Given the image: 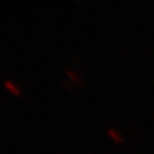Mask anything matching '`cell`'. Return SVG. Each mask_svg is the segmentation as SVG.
Returning <instances> with one entry per match:
<instances>
[{
    "label": "cell",
    "instance_id": "6da1fadb",
    "mask_svg": "<svg viewBox=\"0 0 154 154\" xmlns=\"http://www.w3.org/2000/svg\"><path fill=\"white\" fill-rule=\"evenodd\" d=\"M3 85H4V89L7 91L10 95H12L14 97H22V96H23L22 88L19 87L15 81H12V80H4Z\"/></svg>",
    "mask_w": 154,
    "mask_h": 154
},
{
    "label": "cell",
    "instance_id": "7a4b0ae2",
    "mask_svg": "<svg viewBox=\"0 0 154 154\" xmlns=\"http://www.w3.org/2000/svg\"><path fill=\"white\" fill-rule=\"evenodd\" d=\"M65 75H66V77L70 80V81L80 82V80H79V75H77V73H76L73 69H66V70H65Z\"/></svg>",
    "mask_w": 154,
    "mask_h": 154
}]
</instances>
